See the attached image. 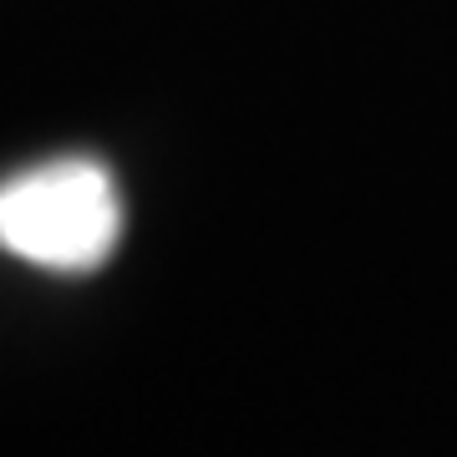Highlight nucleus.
<instances>
[{
  "label": "nucleus",
  "mask_w": 457,
  "mask_h": 457,
  "mask_svg": "<svg viewBox=\"0 0 457 457\" xmlns=\"http://www.w3.org/2000/svg\"><path fill=\"white\" fill-rule=\"evenodd\" d=\"M122 228V188L92 153L41 158L0 179V254L31 270L92 275L117 254Z\"/></svg>",
  "instance_id": "obj_1"
}]
</instances>
